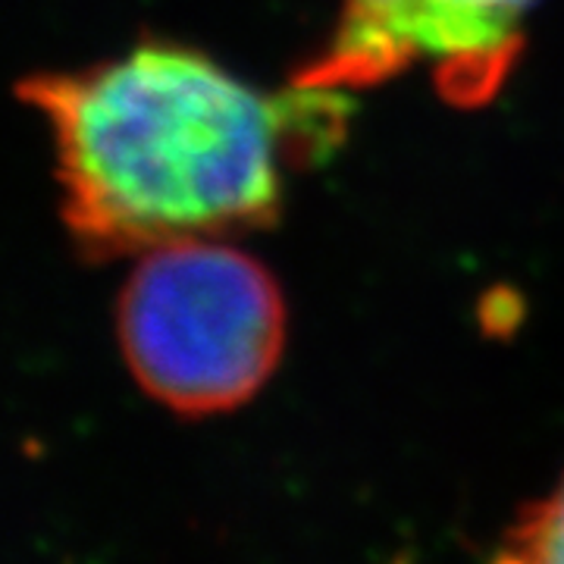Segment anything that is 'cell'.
<instances>
[{
  "instance_id": "1",
  "label": "cell",
  "mask_w": 564,
  "mask_h": 564,
  "mask_svg": "<svg viewBox=\"0 0 564 564\" xmlns=\"http://www.w3.org/2000/svg\"><path fill=\"white\" fill-rule=\"evenodd\" d=\"M54 141L63 220L95 258L232 239L276 220L285 176L343 126L339 91L267 95L202 51L139 44L22 82Z\"/></svg>"
},
{
  "instance_id": "2",
  "label": "cell",
  "mask_w": 564,
  "mask_h": 564,
  "mask_svg": "<svg viewBox=\"0 0 564 564\" xmlns=\"http://www.w3.org/2000/svg\"><path fill=\"white\" fill-rule=\"evenodd\" d=\"M129 373L176 414H223L258 395L285 345V302L270 270L229 239L139 254L117 302Z\"/></svg>"
},
{
  "instance_id": "3",
  "label": "cell",
  "mask_w": 564,
  "mask_h": 564,
  "mask_svg": "<svg viewBox=\"0 0 564 564\" xmlns=\"http://www.w3.org/2000/svg\"><path fill=\"white\" fill-rule=\"evenodd\" d=\"M540 0H343L304 88L351 91L426 66L448 101H489L524 44Z\"/></svg>"
},
{
  "instance_id": "4",
  "label": "cell",
  "mask_w": 564,
  "mask_h": 564,
  "mask_svg": "<svg viewBox=\"0 0 564 564\" xmlns=\"http://www.w3.org/2000/svg\"><path fill=\"white\" fill-rule=\"evenodd\" d=\"M492 564H564V474L543 499L524 505Z\"/></svg>"
}]
</instances>
